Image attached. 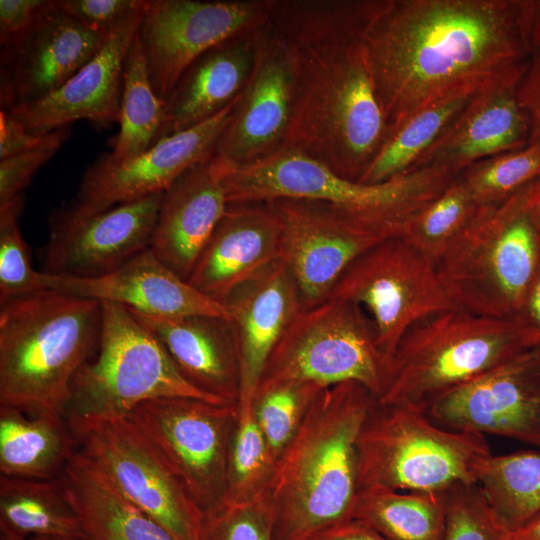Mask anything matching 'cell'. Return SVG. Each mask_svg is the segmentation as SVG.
<instances>
[{
	"instance_id": "cell-1",
	"label": "cell",
	"mask_w": 540,
	"mask_h": 540,
	"mask_svg": "<svg viewBox=\"0 0 540 540\" xmlns=\"http://www.w3.org/2000/svg\"><path fill=\"white\" fill-rule=\"evenodd\" d=\"M359 41L389 127L530 59L517 0H368Z\"/></svg>"
},
{
	"instance_id": "cell-2",
	"label": "cell",
	"mask_w": 540,
	"mask_h": 540,
	"mask_svg": "<svg viewBox=\"0 0 540 540\" xmlns=\"http://www.w3.org/2000/svg\"><path fill=\"white\" fill-rule=\"evenodd\" d=\"M376 399L362 384L347 381L313 400L268 483L274 540H308L353 518L357 442Z\"/></svg>"
},
{
	"instance_id": "cell-3",
	"label": "cell",
	"mask_w": 540,
	"mask_h": 540,
	"mask_svg": "<svg viewBox=\"0 0 540 540\" xmlns=\"http://www.w3.org/2000/svg\"><path fill=\"white\" fill-rule=\"evenodd\" d=\"M299 83L285 148L359 181L389 124L359 40L297 49Z\"/></svg>"
},
{
	"instance_id": "cell-4",
	"label": "cell",
	"mask_w": 540,
	"mask_h": 540,
	"mask_svg": "<svg viewBox=\"0 0 540 540\" xmlns=\"http://www.w3.org/2000/svg\"><path fill=\"white\" fill-rule=\"evenodd\" d=\"M0 305V406L64 416L72 381L98 348L101 303L44 290Z\"/></svg>"
},
{
	"instance_id": "cell-5",
	"label": "cell",
	"mask_w": 540,
	"mask_h": 540,
	"mask_svg": "<svg viewBox=\"0 0 540 540\" xmlns=\"http://www.w3.org/2000/svg\"><path fill=\"white\" fill-rule=\"evenodd\" d=\"M456 176L444 167L430 166L382 183L363 184L284 148L247 166L229 168L226 183L229 204L283 198L317 200L386 237H395Z\"/></svg>"
},
{
	"instance_id": "cell-6",
	"label": "cell",
	"mask_w": 540,
	"mask_h": 540,
	"mask_svg": "<svg viewBox=\"0 0 540 540\" xmlns=\"http://www.w3.org/2000/svg\"><path fill=\"white\" fill-rule=\"evenodd\" d=\"M535 181L487 208L435 262L453 304L470 313L515 319L540 268Z\"/></svg>"
},
{
	"instance_id": "cell-7",
	"label": "cell",
	"mask_w": 540,
	"mask_h": 540,
	"mask_svg": "<svg viewBox=\"0 0 540 540\" xmlns=\"http://www.w3.org/2000/svg\"><path fill=\"white\" fill-rule=\"evenodd\" d=\"M528 347L515 319L459 308L430 315L399 341L388 383L377 401L425 412L443 395Z\"/></svg>"
},
{
	"instance_id": "cell-8",
	"label": "cell",
	"mask_w": 540,
	"mask_h": 540,
	"mask_svg": "<svg viewBox=\"0 0 540 540\" xmlns=\"http://www.w3.org/2000/svg\"><path fill=\"white\" fill-rule=\"evenodd\" d=\"M490 454L482 434L445 428L421 410L376 399L357 442L359 490L444 494L476 484L477 467Z\"/></svg>"
},
{
	"instance_id": "cell-9",
	"label": "cell",
	"mask_w": 540,
	"mask_h": 540,
	"mask_svg": "<svg viewBox=\"0 0 540 540\" xmlns=\"http://www.w3.org/2000/svg\"><path fill=\"white\" fill-rule=\"evenodd\" d=\"M100 303L98 348L72 381L64 412L67 420L128 416L141 403L161 397L230 404L188 382L160 341L129 309L117 303Z\"/></svg>"
},
{
	"instance_id": "cell-10",
	"label": "cell",
	"mask_w": 540,
	"mask_h": 540,
	"mask_svg": "<svg viewBox=\"0 0 540 540\" xmlns=\"http://www.w3.org/2000/svg\"><path fill=\"white\" fill-rule=\"evenodd\" d=\"M390 369L391 356L380 347L368 314L355 303L328 298L296 315L268 358L256 392L288 382L328 388L355 381L378 399Z\"/></svg>"
},
{
	"instance_id": "cell-11",
	"label": "cell",
	"mask_w": 540,
	"mask_h": 540,
	"mask_svg": "<svg viewBox=\"0 0 540 540\" xmlns=\"http://www.w3.org/2000/svg\"><path fill=\"white\" fill-rule=\"evenodd\" d=\"M67 421L77 451L120 496L179 540H198L203 510L127 416Z\"/></svg>"
},
{
	"instance_id": "cell-12",
	"label": "cell",
	"mask_w": 540,
	"mask_h": 540,
	"mask_svg": "<svg viewBox=\"0 0 540 540\" xmlns=\"http://www.w3.org/2000/svg\"><path fill=\"white\" fill-rule=\"evenodd\" d=\"M329 298L359 305L371 318L380 347L390 356L412 325L457 308L433 260L402 236L387 238L357 257Z\"/></svg>"
},
{
	"instance_id": "cell-13",
	"label": "cell",
	"mask_w": 540,
	"mask_h": 540,
	"mask_svg": "<svg viewBox=\"0 0 540 540\" xmlns=\"http://www.w3.org/2000/svg\"><path fill=\"white\" fill-rule=\"evenodd\" d=\"M127 417L203 512L222 500L237 403L161 397L141 403Z\"/></svg>"
},
{
	"instance_id": "cell-14",
	"label": "cell",
	"mask_w": 540,
	"mask_h": 540,
	"mask_svg": "<svg viewBox=\"0 0 540 540\" xmlns=\"http://www.w3.org/2000/svg\"><path fill=\"white\" fill-rule=\"evenodd\" d=\"M269 12L270 0H144L137 35L159 98L206 51L267 25Z\"/></svg>"
},
{
	"instance_id": "cell-15",
	"label": "cell",
	"mask_w": 540,
	"mask_h": 540,
	"mask_svg": "<svg viewBox=\"0 0 540 540\" xmlns=\"http://www.w3.org/2000/svg\"><path fill=\"white\" fill-rule=\"evenodd\" d=\"M299 54L269 24L256 32L255 61L214 156L228 168L267 158L286 146L299 83Z\"/></svg>"
},
{
	"instance_id": "cell-16",
	"label": "cell",
	"mask_w": 540,
	"mask_h": 540,
	"mask_svg": "<svg viewBox=\"0 0 540 540\" xmlns=\"http://www.w3.org/2000/svg\"><path fill=\"white\" fill-rule=\"evenodd\" d=\"M238 99L210 119L161 138L131 159L117 162L106 154L100 156L85 170L74 198L55 213L81 218L165 192L182 174L214 155Z\"/></svg>"
},
{
	"instance_id": "cell-17",
	"label": "cell",
	"mask_w": 540,
	"mask_h": 540,
	"mask_svg": "<svg viewBox=\"0 0 540 540\" xmlns=\"http://www.w3.org/2000/svg\"><path fill=\"white\" fill-rule=\"evenodd\" d=\"M425 413L445 428L540 448V344L453 389Z\"/></svg>"
},
{
	"instance_id": "cell-18",
	"label": "cell",
	"mask_w": 540,
	"mask_h": 540,
	"mask_svg": "<svg viewBox=\"0 0 540 540\" xmlns=\"http://www.w3.org/2000/svg\"><path fill=\"white\" fill-rule=\"evenodd\" d=\"M282 229V261L298 288L302 309L328 299L347 267L390 238L332 205L308 199L269 201Z\"/></svg>"
},
{
	"instance_id": "cell-19",
	"label": "cell",
	"mask_w": 540,
	"mask_h": 540,
	"mask_svg": "<svg viewBox=\"0 0 540 540\" xmlns=\"http://www.w3.org/2000/svg\"><path fill=\"white\" fill-rule=\"evenodd\" d=\"M109 33L88 29L50 1L29 28L1 44V109L36 102L59 89L93 58Z\"/></svg>"
},
{
	"instance_id": "cell-20",
	"label": "cell",
	"mask_w": 540,
	"mask_h": 540,
	"mask_svg": "<svg viewBox=\"0 0 540 540\" xmlns=\"http://www.w3.org/2000/svg\"><path fill=\"white\" fill-rule=\"evenodd\" d=\"M164 192L81 218L57 213L42 252L43 272L89 279L109 274L150 248Z\"/></svg>"
},
{
	"instance_id": "cell-21",
	"label": "cell",
	"mask_w": 540,
	"mask_h": 540,
	"mask_svg": "<svg viewBox=\"0 0 540 540\" xmlns=\"http://www.w3.org/2000/svg\"><path fill=\"white\" fill-rule=\"evenodd\" d=\"M142 12L143 5L121 20L93 58L59 89L8 112L39 136L81 119L98 127L118 122L124 62Z\"/></svg>"
},
{
	"instance_id": "cell-22",
	"label": "cell",
	"mask_w": 540,
	"mask_h": 540,
	"mask_svg": "<svg viewBox=\"0 0 540 540\" xmlns=\"http://www.w3.org/2000/svg\"><path fill=\"white\" fill-rule=\"evenodd\" d=\"M528 63L482 87L414 170L439 166L459 174L478 161L526 147L531 124L518 89Z\"/></svg>"
},
{
	"instance_id": "cell-23",
	"label": "cell",
	"mask_w": 540,
	"mask_h": 540,
	"mask_svg": "<svg viewBox=\"0 0 540 540\" xmlns=\"http://www.w3.org/2000/svg\"><path fill=\"white\" fill-rule=\"evenodd\" d=\"M282 259V229L269 202L230 203L187 281L225 303L239 286Z\"/></svg>"
},
{
	"instance_id": "cell-24",
	"label": "cell",
	"mask_w": 540,
	"mask_h": 540,
	"mask_svg": "<svg viewBox=\"0 0 540 540\" xmlns=\"http://www.w3.org/2000/svg\"><path fill=\"white\" fill-rule=\"evenodd\" d=\"M44 274L45 290L117 303L143 315L167 318L214 315L230 319L226 304L195 289L166 266L151 248L119 269L96 278Z\"/></svg>"
},
{
	"instance_id": "cell-25",
	"label": "cell",
	"mask_w": 540,
	"mask_h": 540,
	"mask_svg": "<svg viewBox=\"0 0 540 540\" xmlns=\"http://www.w3.org/2000/svg\"><path fill=\"white\" fill-rule=\"evenodd\" d=\"M227 173L213 155L163 194L150 248L185 280L229 206Z\"/></svg>"
},
{
	"instance_id": "cell-26",
	"label": "cell",
	"mask_w": 540,
	"mask_h": 540,
	"mask_svg": "<svg viewBox=\"0 0 540 540\" xmlns=\"http://www.w3.org/2000/svg\"><path fill=\"white\" fill-rule=\"evenodd\" d=\"M230 310L240 363L237 403L253 402L273 349L302 309L297 285L282 260L239 286L225 303Z\"/></svg>"
},
{
	"instance_id": "cell-27",
	"label": "cell",
	"mask_w": 540,
	"mask_h": 540,
	"mask_svg": "<svg viewBox=\"0 0 540 540\" xmlns=\"http://www.w3.org/2000/svg\"><path fill=\"white\" fill-rule=\"evenodd\" d=\"M131 312L160 341L188 382L218 400L237 403L239 352L229 318L214 315L167 318Z\"/></svg>"
},
{
	"instance_id": "cell-28",
	"label": "cell",
	"mask_w": 540,
	"mask_h": 540,
	"mask_svg": "<svg viewBox=\"0 0 540 540\" xmlns=\"http://www.w3.org/2000/svg\"><path fill=\"white\" fill-rule=\"evenodd\" d=\"M256 32L214 46L185 70L164 100L158 140L210 119L239 98L253 69Z\"/></svg>"
},
{
	"instance_id": "cell-29",
	"label": "cell",
	"mask_w": 540,
	"mask_h": 540,
	"mask_svg": "<svg viewBox=\"0 0 540 540\" xmlns=\"http://www.w3.org/2000/svg\"><path fill=\"white\" fill-rule=\"evenodd\" d=\"M61 480L81 521V540H179L120 496L78 451L65 467Z\"/></svg>"
},
{
	"instance_id": "cell-30",
	"label": "cell",
	"mask_w": 540,
	"mask_h": 540,
	"mask_svg": "<svg viewBox=\"0 0 540 540\" xmlns=\"http://www.w3.org/2000/svg\"><path fill=\"white\" fill-rule=\"evenodd\" d=\"M76 451L74 434L63 415L0 406V475L56 479Z\"/></svg>"
},
{
	"instance_id": "cell-31",
	"label": "cell",
	"mask_w": 540,
	"mask_h": 540,
	"mask_svg": "<svg viewBox=\"0 0 540 540\" xmlns=\"http://www.w3.org/2000/svg\"><path fill=\"white\" fill-rule=\"evenodd\" d=\"M0 538L63 537L81 540L79 516L61 477L27 479L0 475Z\"/></svg>"
},
{
	"instance_id": "cell-32",
	"label": "cell",
	"mask_w": 540,
	"mask_h": 540,
	"mask_svg": "<svg viewBox=\"0 0 540 540\" xmlns=\"http://www.w3.org/2000/svg\"><path fill=\"white\" fill-rule=\"evenodd\" d=\"M482 87L449 94L390 126L381 149L358 182L377 184L413 171Z\"/></svg>"
},
{
	"instance_id": "cell-33",
	"label": "cell",
	"mask_w": 540,
	"mask_h": 540,
	"mask_svg": "<svg viewBox=\"0 0 540 540\" xmlns=\"http://www.w3.org/2000/svg\"><path fill=\"white\" fill-rule=\"evenodd\" d=\"M444 494L363 488L353 518L388 540H440L446 514Z\"/></svg>"
},
{
	"instance_id": "cell-34",
	"label": "cell",
	"mask_w": 540,
	"mask_h": 540,
	"mask_svg": "<svg viewBox=\"0 0 540 540\" xmlns=\"http://www.w3.org/2000/svg\"><path fill=\"white\" fill-rule=\"evenodd\" d=\"M476 484L498 522L514 530L540 513V452L490 454L477 467Z\"/></svg>"
},
{
	"instance_id": "cell-35",
	"label": "cell",
	"mask_w": 540,
	"mask_h": 540,
	"mask_svg": "<svg viewBox=\"0 0 540 540\" xmlns=\"http://www.w3.org/2000/svg\"><path fill=\"white\" fill-rule=\"evenodd\" d=\"M163 121L164 101L151 84L136 33L123 67L119 131L106 156L119 162L143 153L158 141Z\"/></svg>"
},
{
	"instance_id": "cell-36",
	"label": "cell",
	"mask_w": 540,
	"mask_h": 540,
	"mask_svg": "<svg viewBox=\"0 0 540 540\" xmlns=\"http://www.w3.org/2000/svg\"><path fill=\"white\" fill-rule=\"evenodd\" d=\"M367 1L270 0L268 24L296 49L359 40Z\"/></svg>"
},
{
	"instance_id": "cell-37",
	"label": "cell",
	"mask_w": 540,
	"mask_h": 540,
	"mask_svg": "<svg viewBox=\"0 0 540 540\" xmlns=\"http://www.w3.org/2000/svg\"><path fill=\"white\" fill-rule=\"evenodd\" d=\"M486 209L474 200L457 175L438 197L405 223L400 236L435 262Z\"/></svg>"
},
{
	"instance_id": "cell-38",
	"label": "cell",
	"mask_w": 540,
	"mask_h": 540,
	"mask_svg": "<svg viewBox=\"0 0 540 540\" xmlns=\"http://www.w3.org/2000/svg\"><path fill=\"white\" fill-rule=\"evenodd\" d=\"M274 462L257 423L253 402L237 403L223 498L244 500L267 489Z\"/></svg>"
},
{
	"instance_id": "cell-39",
	"label": "cell",
	"mask_w": 540,
	"mask_h": 540,
	"mask_svg": "<svg viewBox=\"0 0 540 540\" xmlns=\"http://www.w3.org/2000/svg\"><path fill=\"white\" fill-rule=\"evenodd\" d=\"M482 207H497L540 176V143L478 161L459 174Z\"/></svg>"
},
{
	"instance_id": "cell-40",
	"label": "cell",
	"mask_w": 540,
	"mask_h": 540,
	"mask_svg": "<svg viewBox=\"0 0 540 540\" xmlns=\"http://www.w3.org/2000/svg\"><path fill=\"white\" fill-rule=\"evenodd\" d=\"M323 389L312 383L288 382L255 393V417L274 464Z\"/></svg>"
},
{
	"instance_id": "cell-41",
	"label": "cell",
	"mask_w": 540,
	"mask_h": 540,
	"mask_svg": "<svg viewBox=\"0 0 540 540\" xmlns=\"http://www.w3.org/2000/svg\"><path fill=\"white\" fill-rule=\"evenodd\" d=\"M23 205V195L0 204V304L45 290V274L32 267L20 230Z\"/></svg>"
},
{
	"instance_id": "cell-42",
	"label": "cell",
	"mask_w": 540,
	"mask_h": 540,
	"mask_svg": "<svg viewBox=\"0 0 540 540\" xmlns=\"http://www.w3.org/2000/svg\"><path fill=\"white\" fill-rule=\"evenodd\" d=\"M198 540H274V510L267 489L244 500L222 498L205 510Z\"/></svg>"
},
{
	"instance_id": "cell-43",
	"label": "cell",
	"mask_w": 540,
	"mask_h": 540,
	"mask_svg": "<svg viewBox=\"0 0 540 540\" xmlns=\"http://www.w3.org/2000/svg\"><path fill=\"white\" fill-rule=\"evenodd\" d=\"M444 495L446 514L440 540H505L507 530L477 484L459 486Z\"/></svg>"
},
{
	"instance_id": "cell-44",
	"label": "cell",
	"mask_w": 540,
	"mask_h": 540,
	"mask_svg": "<svg viewBox=\"0 0 540 540\" xmlns=\"http://www.w3.org/2000/svg\"><path fill=\"white\" fill-rule=\"evenodd\" d=\"M70 134L69 126L48 134L34 147L0 160V204L18 196L36 172L61 148Z\"/></svg>"
},
{
	"instance_id": "cell-45",
	"label": "cell",
	"mask_w": 540,
	"mask_h": 540,
	"mask_svg": "<svg viewBox=\"0 0 540 540\" xmlns=\"http://www.w3.org/2000/svg\"><path fill=\"white\" fill-rule=\"evenodd\" d=\"M57 6L88 29L109 33L143 5V0H56Z\"/></svg>"
},
{
	"instance_id": "cell-46",
	"label": "cell",
	"mask_w": 540,
	"mask_h": 540,
	"mask_svg": "<svg viewBox=\"0 0 540 540\" xmlns=\"http://www.w3.org/2000/svg\"><path fill=\"white\" fill-rule=\"evenodd\" d=\"M49 3L46 0H1V44L29 28Z\"/></svg>"
},
{
	"instance_id": "cell-47",
	"label": "cell",
	"mask_w": 540,
	"mask_h": 540,
	"mask_svg": "<svg viewBox=\"0 0 540 540\" xmlns=\"http://www.w3.org/2000/svg\"><path fill=\"white\" fill-rule=\"evenodd\" d=\"M518 97L531 124L529 143H540V47L530 56L519 85Z\"/></svg>"
},
{
	"instance_id": "cell-48",
	"label": "cell",
	"mask_w": 540,
	"mask_h": 540,
	"mask_svg": "<svg viewBox=\"0 0 540 540\" xmlns=\"http://www.w3.org/2000/svg\"><path fill=\"white\" fill-rule=\"evenodd\" d=\"M44 136H39L30 132L24 124L10 112L1 109L0 160L36 146Z\"/></svg>"
},
{
	"instance_id": "cell-49",
	"label": "cell",
	"mask_w": 540,
	"mask_h": 540,
	"mask_svg": "<svg viewBox=\"0 0 540 540\" xmlns=\"http://www.w3.org/2000/svg\"><path fill=\"white\" fill-rule=\"evenodd\" d=\"M515 321L529 347L540 344V268L525 295Z\"/></svg>"
},
{
	"instance_id": "cell-50",
	"label": "cell",
	"mask_w": 540,
	"mask_h": 540,
	"mask_svg": "<svg viewBox=\"0 0 540 540\" xmlns=\"http://www.w3.org/2000/svg\"><path fill=\"white\" fill-rule=\"evenodd\" d=\"M518 25L530 56L540 47V0H517Z\"/></svg>"
},
{
	"instance_id": "cell-51",
	"label": "cell",
	"mask_w": 540,
	"mask_h": 540,
	"mask_svg": "<svg viewBox=\"0 0 540 540\" xmlns=\"http://www.w3.org/2000/svg\"><path fill=\"white\" fill-rule=\"evenodd\" d=\"M308 540H388L366 523L352 518L330 526Z\"/></svg>"
},
{
	"instance_id": "cell-52",
	"label": "cell",
	"mask_w": 540,
	"mask_h": 540,
	"mask_svg": "<svg viewBox=\"0 0 540 540\" xmlns=\"http://www.w3.org/2000/svg\"><path fill=\"white\" fill-rule=\"evenodd\" d=\"M505 540H540V513L520 527L507 531Z\"/></svg>"
},
{
	"instance_id": "cell-53",
	"label": "cell",
	"mask_w": 540,
	"mask_h": 540,
	"mask_svg": "<svg viewBox=\"0 0 540 540\" xmlns=\"http://www.w3.org/2000/svg\"><path fill=\"white\" fill-rule=\"evenodd\" d=\"M532 211H533L534 220L540 232V198L537 196V193L533 201Z\"/></svg>"
},
{
	"instance_id": "cell-54",
	"label": "cell",
	"mask_w": 540,
	"mask_h": 540,
	"mask_svg": "<svg viewBox=\"0 0 540 540\" xmlns=\"http://www.w3.org/2000/svg\"><path fill=\"white\" fill-rule=\"evenodd\" d=\"M29 540H75V539H69V538H63V537L41 536V537H33Z\"/></svg>"
},
{
	"instance_id": "cell-55",
	"label": "cell",
	"mask_w": 540,
	"mask_h": 540,
	"mask_svg": "<svg viewBox=\"0 0 540 540\" xmlns=\"http://www.w3.org/2000/svg\"><path fill=\"white\" fill-rule=\"evenodd\" d=\"M535 188H536L537 196L540 198V176H539V178L535 181Z\"/></svg>"
},
{
	"instance_id": "cell-56",
	"label": "cell",
	"mask_w": 540,
	"mask_h": 540,
	"mask_svg": "<svg viewBox=\"0 0 540 540\" xmlns=\"http://www.w3.org/2000/svg\"><path fill=\"white\" fill-rule=\"evenodd\" d=\"M0 540H5V539L0 538Z\"/></svg>"
}]
</instances>
